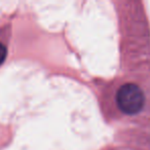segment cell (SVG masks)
<instances>
[{
	"mask_svg": "<svg viewBox=\"0 0 150 150\" xmlns=\"http://www.w3.org/2000/svg\"><path fill=\"white\" fill-rule=\"evenodd\" d=\"M141 74L123 75L107 84L102 95V106L116 120H135L145 115L149 94Z\"/></svg>",
	"mask_w": 150,
	"mask_h": 150,
	"instance_id": "cell-1",
	"label": "cell"
},
{
	"mask_svg": "<svg viewBox=\"0 0 150 150\" xmlns=\"http://www.w3.org/2000/svg\"><path fill=\"white\" fill-rule=\"evenodd\" d=\"M9 36H11V25L6 24L4 30L0 34V67L4 64L7 58Z\"/></svg>",
	"mask_w": 150,
	"mask_h": 150,
	"instance_id": "cell-2",
	"label": "cell"
}]
</instances>
